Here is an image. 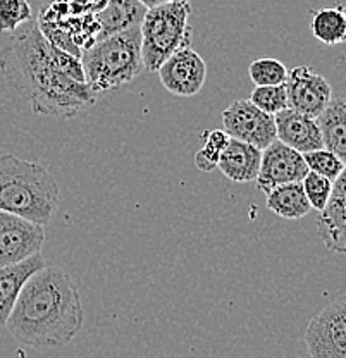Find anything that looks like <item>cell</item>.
<instances>
[{"instance_id":"6da1fadb","label":"cell","mask_w":346,"mask_h":358,"mask_svg":"<svg viewBox=\"0 0 346 358\" xmlns=\"http://www.w3.org/2000/svg\"><path fill=\"white\" fill-rule=\"evenodd\" d=\"M0 73L36 114L71 119L96 102L80 59L48 43L33 17L0 48Z\"/></svg>"},{"instance_id":"7a4b0ae2","label":"cell","mask_w":346,"mask_h":358,"mask_svg":"<svg viewBox=\"0 0 346 358\" xmlns=\"http://www.w3.org/2000/svg\"><path fill=\"white\" fill-rule=\"evenodd\" d=\"M83 320V301L71 275L45 266L24 282L6 327L31 348H62L76 338Z\"/></svg>"},{"instance_id":"3957f363","label":"cell","mask_w":346,"mask_h":358,"mask_svg":"<svg viewBox=\"0 0 346 358\" xmlns=\"http://www.w3.org/2000/svg\"><path fill=\"white\" fill-rule=\"evenodd\" d=\"M57 181L45 166L0 155V210L45 227L59 207Z\"/></svg>"},{"instance_id":"277c9868","label":"cell","mask_w":346,"mask_h":358,"mask_svg":"<svg viewBox=\"0 0 346 358\" xmlns=\"http://www.w3.org/2000/svg\"><path fill=\"white\" fill-rule=\"evenodd\" d=\"M80 61L85 81L95 95L129 85L145 71L140 26L96 40Z\"/></svg>"},{"instance_id":"5b68a950","label":"cell","mask_w":346,"mask_h":358,"mask_svg":"<svg viewBox=\"0 0 346 358\" xmlns=\"http://www.w3.org/2000/svg\"><path fill=\"white\" fill-rule=\"evenodd\" d=\"M189 14L192 6L185 0H173L145 13L140 24L141 61L145 71L154 73L169 55L180 48L189 47Z\"/></svg>"},{"instance_id":"8992f818","label":"cell","mask_w":346,"mask_h":358,"mask_svg":"<svg viewBox=\"0 0 346 358\" xmlns=\"http://www.w3.org/2000/svg\"><path fill=\"white\" fill-rule=\"evenodd\" d=\"M305 345L310 358H346V296L341 293L308 322Z\"/></svg>"},{"instance_id":"52a82bcc","label":"cell","mask_w":346,"mask_h":358,"mask_svg":"<svg viewBox=\"0 0 346 358\" xmlns=\"http://www.w3.org/2000/svg\"><path fill=\"white\" fill-rule=\"evenodd\" d=\"M222 126L229 138L254 145L259 150H264L276 140L274 115L257 109L248 99L234 100L222 110Z\"/></svg>"},{"instance_id":"ba28073f","label":"cell","mask_w":346,"mask_h":358,"mask_svg":"<svg viewBox=\"0 0 346 358\" xmlns=\"http://www.w3.org/2000/svg\"><path fill=\"white\" fill-rule=\"evenodd\" d=\"M45 227L0 210V267L14 266L42 252Z\"/></svg>"},{"instance_id":"9c48e42d","label":"cell","mask_w":346,"mask_h":358,"mask_svg":"<svg viewBox=\"0 0 346 358\" xmlns=\"http://www.w3.org/2000/svg\"><path fill=\"white\" fill-rule=\"evenodd\" d=\"M289 109L315 119L333 99V88L310 66H296L288 71L284 81Z\"/></svg>"},{"instance_id":"30bf717a","label":"cell","mask_w":346,"mask_h":358,"mask_svg":"<svg viewBox=\"0 0 346 358\" xmlns=\"http://www.w3.org/2000/svg\"><path fill=\"white\" fill-rule=\"evenodd\" d=\"M162 87L176 96H195L207 80V64L192 47L180 48L157 69Z\"/></svg>"},{"instance_id":"8fae6325","label":"cell","mask_w":346,"mask_h":358,"mask_svg":"<svg viewBox=\"0 0 346 358\" xmlns=\"http://www.w3.org/2000/svg\"><path fill=\"white\" fill-rule=\"evenodd\" d=\"M308 173L303 155L293 148L286 147L279 140L262 150L260 169L255 178L257 189L262 193H269L276 186L288 185V182H300Z\"/></svg>"},{"instance_id":"7c38bea8","label":"cell","mask_w":346,"mask_h":358,"mask_svg":"<svg viewBox=\"0 0 346 358\" xmlns=\"http://www.w3.org/2000/svg\"><path fill=\"white\" fill-rule=\"evenodd\" d=\"M317 234L336 253L346 252V174L333 182V192L317 217Z\"/></svg>"},{"instance_id":"4fadbf2b","label":"cell","mask_w":346,"mask_h":358,"mask_svg":"<svg viewBox=\"0 0 346 358\" xmlns=\"http://www.w3.org/2000/svg\"><path fill=\"white\" fill-rule=\"evenodd\" d=\"M274 122H276V140L300 152L301 155L324 148L315 119L307 117L288 107L274 115Z\"/></svg>"},{"instance_id":"5bb4252c","label":"cell","mask_w":346,"mask_h":358,"mask_svg":"<svg viewBox=\"0 0 346 358\" xmlns=\"http://www.w3.org/2000/svg\"><path fill=\"white\" fill-rule=\"evenodd\" d=\"M45 266V259L40 252L20 264L0 267V327H6L7 319L20 296V291L29 279V275Z\"/></svg>"},{"instance_id":"9a60e30c","label":"cell","mask_w":346,"mask_h":358,"mask_svg":"<svg viewBox=\"0 0 346 358\" xmlns=\"http://www.w3.org/2000/svg\"><path fill=\"white\" fill-rule=\"evenodd\" d=\"M262 160V150L245 141L231 138L228 147L219 155L217 167L226 178L234 182L255 181Z\"/></svg>"},{"instance_id":"2e32d148","label":"cell","mask_w":346,"mask_h":358,"mask_svg":"<svg viewBox=\"0 0 346 358\" xmlns=\"http://www.w3.org/2000/svg\"><path fill=\"white\" fill-rule=\"evenodd\" d=\"M145 9L138 0H107L106 7L95 14L100 24V38L126 31L133 26H140L143 21Z\"/></svg>"},{"instance_id":"e0dca14e","label":"cell","mask_w":346,"mask_h":358,"mask_svg":"<svg viewBox=\"0 0 346 358\" xmlns=\"http://www.w3.org/2000/svg\"><path fill=\"white\" fill-rule=\"evenodd\" d=\"M321 131L324 148L341 160L346 159V103L343 99H331L321 114L315 117Z\"/></svg>"},{"instance_id":"ac0fdd59","label":"cell","mask_w":346,"mask_h":358,"mask_svg":"<svg viewBox=\"0 0 346 358\" xmlns=\"http://www.w3.org/2000/svg\"><path fill=\"white\" fill-rule=\"evenodd\" d=\"M267 207L279 217L289 219V221L305 217L312 210L310 203L305 196L301 181L288 182V185H281L271 189L267 193Z\"/></svg>"},{"instance_id":"d6986e66","label":"cell","mask_w":346,"mask_h":358,"mask_svg":"<svg viewBox=\"0 0 346 358\" xmlns=\"http://www.w3.org/2000/svg\"><path fill=\"white\" fill-rule=\"evenodd\" d=\"M312 33L324 45H340L346 38V14L343 6L312 10Z\"/></svg>"},{"instance_id":"ffe728a7","label":"cell","mask_w":346,"mask_h":358,"mask_svg":"<svg viewBox=\"0 0 346 358\" xmlns=\"http://www.w3.org/2000/svg\"><path fill=\"white\" fill-rule=\"evenodd\" d=\"M248 76L254 81L255 87H274L284 85L288 76V67L277 59L262 57L257 59L248 66Z\"/></svg>"},{"instance_id":"44dd1931","label":"cell","mask_w":346,"mask_h":358,"mask_svg":"<svg viewBox=\"0 0 346 358\" xmlns=\"http://www.w3.org/2000/svg\"><path fill=\"white\" fill-rule=\"evenodd\" d=\"M303 160L310 173L327 178L333 182L345 173V160H341L340 157L326 148L303 154Z\"/></svg>"},{"instance_id":"7402d4cb","label":"cell","mask_w":346,"mask_h":358,"mask_svg":"<svg viewBox=\"0 0 346 358\" xmlns=\"http://www.w3.org/2000/svg\"><path fill=\"white\" fill-rule=\"evenodd\" d=\"M252 103L266 114L276 115L277 112L288 109V96H286L284 85H274V87H255L250 93Z\"/></svg>"},{"instance_id":"603a6c76","label":"cell","mask_w":346,"mask_h":358,"mask_svg":"<svg viewBox=\"0 0 346 358\" xmlns=\"http://www.w3.org/2000/svg\"><path fill=\"white\" fill-rule=\"evenodd\" d=\"M33 17L28 0H0V33H13Z\"/></svg>"},{"instance_id":"cb8c5ba5","label":"cell","mask_w":346,"mask_h":358,"mask_svg":"<svg viewBox=\"0 0 346 358\" xmlns=\"http://www.w3.org/2000/svg\"><path fill=\"white\" fill-rule=\"evenodd\" d=\"M301 186H303L305 196H307L310 207L321 212L329 200L331 192H333V181L308 171L305 178L301 179Z\"/></svg>"},{"instance_id":"d4e9b609","label":"cell","mask_w":346,"mask_h":358,"mask_svg":"<svg viewBox=\"0 0 346 358\" xmlns=\"http://www.w3.org/2000/svg\"><path fill=\"white\" fill-rule=\"evenodd\" d=\"M219 155L221 154H217V152H214L212 148L203 145V147L195 154V166L199 167L202 173H210V171H214L215 167H217Z\"/></svg>"},{"instance_id":"484cf974","label":"cell","mask_w":346,"mask_h":358,"mask_svg":"<svg viewBox=\"0 0 346 358\" xmlns=\"http://www.w3.org/2000/svg\"><path fill=\"white\" fill-rule=\"evenodd\" d=\"M229 134L224 129H212V131L203 133V145L208 148H212L214 152L221 154L229 143Z\"/></svg>"},{"instance_id":"4316f807","label":"cell","mask_w":346,"mask_h":358,"mask_svg":"<svg viewBox=\"0 0 346 358\" xmlns=\"http://www.w3.org/2000/svg\"><path fill=\"white\" fill-rule=\"evenodd\" d=\"M141 6L145 7V9H154V7H159V6H164V3H169L173 2V0H138Z\"/></svg>"},{"instance_id":"83f0119b","label":"cell","mask_w":346,"mask_h":358,"mask_svg":"<svg viewBox=\"0 0 346 358\" xmlns=\"http://www.w3.org/2000/svg\"><path fill=\"white\" fill-rule=\"evenodd\" d=\"M185 2H189V0H185Z\"/></svg>"}]
</instances>
